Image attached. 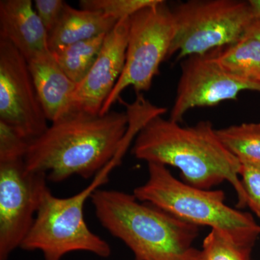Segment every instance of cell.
I'll list each match as a JSON object with an SVG mask.
<instances>
[{"instance_id": "obj_1", "label": "cell", "mask_w": 260, "mask_h": 260, "mask_svg": "<svg viewBox=\"0 0 260 260\" xmlns=\"http://www.w3.org/2000/svg\"><path fill=\"white\" fill-rule=\"evenodd\" d=\"M129 124L127 113L71 111L30 142L24 161L30 172L59 183L72 176L95 177L116 158Z\"/></svg>"}, {"instance_id": "obj_2", "label": "cell", "mask_w": 260, "mask_h": 260, "mask_svg": "<svg viewBox=\"0 0 260 260\" xmlns=\"http://www.w3.org/2000/svg\"><path fill=\"white\" fill-rule=\"evenodd\" d=\"M132 153L148 164L178 168L186 184L198 189L229 181L237 192L238 207L246 206L239 178L240 160L222 143L210 121L181 126L162 115L154 116L137 135Z\"/></svg>"}, {"instance_id": "obj_3", "label": "cell", "mask_w": 260, "mask_h": 260, "mask_svg": "<svg viewBox=\"0 0 260 260\" xmlns=\"http://www.w3.org/2000/svg\"><path fill=\"white\" fill-rule=\"evenodd\" d=\"M90 200L101 225L129 248L135 260H200L201 250L193 246L198 225L124 191L98 189Z\"/></svg>"}, {"instance_id": "obj_4", "label": "cell", "mask_w": 260, "mask_h": 260, "mask_svg": "<svg viewBox=\"0 0 260 260\" xmlns=\"http://www.w3.org/2000/svg\"><path fill=\"white\" fill-rule=\"evenodd\" d=\"M148 165V180L133 191L139 201L187 223L220 231L239 245L253 247L260 235V225L250 214L225 205L223 191L198 189L178 180L166 166Z\"/></svg>"}, {"instance_id": "obj_5", "label": "cell", "mask_w": 260, "mask_h": 260, "mask_svg": "<svg viewBox=\"0 0 260 260\" xmlns=\"http://www.w3.org/2000/svg\"><path fill=\"white\" fill-rule=\"evenodd\" d=\"M114 168V164L109 162L87 187L69 198H57L48 188L20 249L41 251L44 260H61L74 251H86L102 258L110 256L109 243L87 225L84 208L94 191L107 183Z\"/></svg>"}, {"instance_id": "obj_6", "label": "cell", "mask_w": 260, "mask_h": 260, "mask_svg": "<svg viewBox=\"0 0 260 260\" xmlns=\"http://www.w3.org/2000/svg\"><path fill=\"white\" fill-rule=\"evenodd\" d=\"M176 32L169 56L203 55L240 40L254 20L249 1L189 0L172 9Z\"/></svg>"}, {"instance_id": "obj_7", "label": "cell", "mask_w": 260, "mask_h": 260, "mask_svg": "<svg viewBox=\"0 0 260 260\" xmlns=\"http://www.w3.org/2000/svg\"><path fill=\"white\" fill-rule=\"evenodd\" d=\"M175 32L172 9L162 0L129 17L125 65L100 114L110 112L128 87H133L138 94L149 90L160 64L169 56Z\"/></svg>"}, {"instance_id": "obj_8", "label": "cell", "mask_w": 260, "mask_h": 260, "mask_svg": "<svg viewBox=\"0 0 260 260\" xmlns=\"http://www.w3.org/2000/svg\"><path fill=\"white\" fill-rule=\"evenodd\" d=\"M47 174L30 172L24 159L0 162V260L20 248L31 229L44 193Z\"/></svg>"}, {"instance_id": "obj_9", "label": "cell", "mask_w": 260, "mask_h": 260, "mask_svg": "<svg viewBox=\"0 0 260 260\" xmlns=\"http://www.w3.org/2000/svg\"><path fill=\"white\" fill-rule=\"evenodd\" d=\"M0 120L30 143L49 126L28 61L3 39H0Z\"/></svg>"}, {"instance_id": "obj_10", "label": "cell", "mask_w": 260, "mask_h": 260, "mask_svg": "<svg viewBox=\"0 0 260 260\" xmlns=\"http://www.w3.org/2000/svg\"><path fill=\"white\" fill-rule=\"evenodd\" d=\"M192 55L181 62L177 95L171 110V120L180 123L194 108L214 107L236 100L245 90L260 93V88L228 73L215 60L213 53Z\"/></svg>"}, {"instance_id": "obj_11", "label": "cell", "mask_w": 260, "mask_h": 260, "mask_svg": "<svg viewBox=\"0 0 260 260\" xmlns=\"http://www.w3.org/2000/svg\"><path fill=\"white\" fill-rule=\"evenodd\" d=\"M129 30V18H125L106 35L96 61L77 86L70 112L100 114L124 70Z\"/></svg>"}, {"instance_id": "obj_12", "label": "cell", "mask_w": 260, "mask_h": 260, "mask_svg": "<svg viewBox=\"0 0 260 260\" xmlns=\"http://www.w3.org/2000/svg\"><path fill=\"white\" fill-rule=\"evenodd\" d=\"M0 39L11 43L28 62L51 51L48 32L30 0L0 1Z\"/></svg>"}, {"instance_id": "obj_13", "label": "cell", "mask_w": 260, "mask_h": 260, "mask_svg": "<svg viewBox=\"0 0 260 260\" xmlns=\"http://www.w3.org/2000/svg\"><path fill=\"white\" fill-rule=\"evenodd\" d=\"M28 64L47 120L57 121L70 112L78 85L65 75L51 51Z\"/></svg>"}, {"instance_id": "obj_14", "label": "cell", "mask_w": 260, "mask_h": 260, "mask_svg": "<svg viewBox=\"0 0 260 260\" xmlns=\"http://www.w3.org/2000/svg\"><path fill=\"white\" fill-rule=\"evenodd\" d=\"M118 20L101 12L73 8L66 3L55 26L48 34L49 50L107 34Z\"/></svg>"}, {"instance_id": "obj_15", "label": "cell", "mask_w": 260, "mask_h": 260, "mask_svg": "<svg viewBox=\"0 0 260 260\" xmlns=\"http://www.w3.org/2000/svg\"><path fill=\"white\" fill-rule=\"evenodd\" d=\"M213 53L228 73L260 88V44L255 39L246 34L237 42Z\"/></svg>"}, {"instance_id": "obj_16", "label": "cell", "mask_w": 260, "mask_h": 260, "mask_svg": "<svg viewBox=\"0 0 260 260\" xmlns=\"http://www.w3.org/2000/svg\"><path fill=\"white\" fill-rule=\"evenodd\" d=\"M107 34L70 44L53 51V55L61 69L77 85L85 79L93 68Z\"/></svg>"}, {"instance_id": "obj_17", "label": "cell", "mask_w": 260, "mask_h": 260, "mask_svg": "<svg viewBox=\"0 0 260 260\" xmlns=\"http://www.w3.org/2000/svg\"><path fill=\"white\" fill-rule=\"evenodd\" d=\"M217 134L240 162L260 164V122L229 126L217 129Z\"/></svg>"}, {"instance_id": "obj_18", "label": "cell", "mask_w": 260, "mask_h": 260, "mask_svg": "<svg viewBox=\"0 0 260 260\" xmlns=\"http://www.w3.org/2000/svg\"><path fill=\"white\" fill-rule=\"evenodd\" d=\"M251 249L236 244L220 231L212 229L203 241L200 260H251Z\"/></svg>"}, {"instance_id": "obj_19", "label": "cell", "mask_w": 260, "mask_h": 260, "mask_svg": "<svg viewBox=\"0 0 260 260\" xmlns=\"http://www.w3.org/2000/svg\"><path fill=\"white\" fill-rule=\"evenodd\" d=\"M161 0H80L81 9L101 12L104 15L121 20L148 7L154 6Z\"/></svg>"}, {"instance_id": "obj_20", "label": "cell", "mask_w": 260, "mask_h": 260, "mask_svg": "<svg viewBox=\"0 0 260 260\" xmlns=\"http://www.w3.org/2000/svg\"><path fill=\"white\" fill-rule=\"evenodd\" d=\"M30 142L0 120V162L25 159Z\"/></svg>"}, {"instance_id": "obj_21", "label": "cell", "mask_w": 260, "mask_h": 260, "mask_svg": "<svg viewBox=\"0 0 260 260\" xmlns=\"http://www.w3.org/2000/svg\"><path fill=\"white\" fill-rule=\"evenodd\" d=\"M239 177H242L246 205L260 219V164L241 162Z\"/></svg>"}, {"instance_id": "obj_22", "label": "cell", "mask_w": 260, "mask_h": 260, "mask_svg": "<svg viewBox=\"0 0 260 260\" xmlns=\"http://www.w3.org/2000/svg\"><path fill=\"white\" fill-rule=\"evenodd\" d=\"M66 4L62 0H36L35 10L48 34L54 28Z\"/></svg>"}, {"instance_id": "obj_23", "label": "cell", "mask_w": 260, "mask_h": 260, "mask_svg": "<svg viewBox=\"0 0 260 260\" xmlns=\"http://www.w3.org/2000/svg\"><path fill=\"white\" fill-rule=\"evenodd\" d=\"M246 34L255 39L260 44V20L254 19L249 25Z\"/></svg>"}, {"instance_id": "obj_24", "label": "cell", "mask_w": 260, "mask_h": 260, "mask_svg": "<svg viewBox=\"0 0 260 260\" xmlns=\"http://www.w3.org/2000/svg\"><path fill=\"white\" fill-rule=\"evenodd\" d=\"M249 3L254 19L260 20V0H249Z\"/></svg>"}]
</instances>
